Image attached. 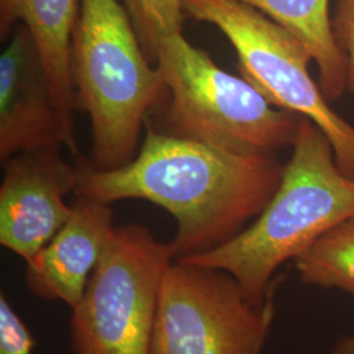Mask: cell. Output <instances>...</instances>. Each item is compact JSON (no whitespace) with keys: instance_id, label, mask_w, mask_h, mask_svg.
<instances>
[{"instance_id":"6da1fadb","label":"cell","mask_w":354,"mask_h":354,"mask_svg":"<svg viewBox=\"0 0 354 354\" xmlns=\"http://www.w3.org/2000/svg\"><path fill=\"white\" fill-rule=\"evenodd\" d=\"M285 165L266 153H241L147 129L127 165L77 167L75 194L99 203L138 198L165 209L177 222L175 257L212 251L266 209Z\"/></svg>"},{"instance_id":"3957f363","label":"cell","mask_w":354,"mask_h":354,"mask_svg":"<svg viewBox=\"0 0 354 354\" xmlns=\"http://www.w3.org/2000/svg\"><path fill=\"white\" fill-rule=\"evenodd\" d=\"M71 74L79 104L91 120L89 165L112 169L127 165L136 158L147 115L168 89L118 0H80Z\"/></svg>"},{"instance_id":"7a4b0ae2","label":"cell","mask_w":354,"mask_h":354,"mask_svg":"<svg viewBox=\"0 0 354 354\" xmlns=\"http://www.w3.org/2000/svg\"><path fill=\"white\" fill-rule=\"evenodd\" d=\"M352 218L354 178L342 174L326 134L302 117L279 188L252 225L212 251L176 260L227 272L261 304L279 266Z\"/></svg>"},{"instance_id":"2e32d148","label":"cell","mask_w":354,"mask_h":354,"mask_svg":"<svg viewBox=\"0 0 354 354\" xmlns=\"http://www.w3.org/2000/svg\"><path fill=\"white\" fill-rule=\"evenodd\" d=\"M332 26L346 66L348 89L354 95V0H337Z\"/></svg>"},{"instance_id":"4fadbf2b","label":"cell","mask_w":354,"mask_h":354,"mask_svg":"<svg viewBox=\"0 0 354 354\" xmlns=\"http://www.w3.org/2000/svg\"><path fill=\"white\" fill-rule=\"evenodd\" d=\"M304 283L335 288L354 297V218L332 228L295 259Z\"/></svg>"},{"instance_id":"e0dca14e","label":"cell","mask_w":354,"mask_h":354,"mask_svg":"<svg viewBox=\"0 0 354 354\" xmlns=\"http://www.w3.org/2000/svg\"><path fill=\"white\" fill-rule=\"evenodd\" d=\"M332 354H354V336H345L336 342Z\"/></svg>"},{"instance_id":"9a60e30c","label":"cell","mask_w":354,"mask_h":354,"mask_svg":"<svg viewBox=\"0 0 354 354\" xmlns=\"http://www.w3.org/2000/svg\"><path fill=\"white\" fill-rule=\"evenodd\" d=\"M36 342L7 297L0 295V354H32Z\"/></svg>"},{"instance_id":"5b68a950","label":"cell","mask_w":354,"mask_h":354,"mask_svg":"<svg viewBox=\"0 0 354 354\" xmlns=\"http://www.w3.org/2000/svg\"><path fill=\"white\" fill-rule=\"evenodd\" d=\"M174 260L171 243L156 241L145 226L114 227L71 308L75 354H151L160 288Z\"/></svg>"},{"instance_id":"ba28073f","label":"cell","mask_w":354,"mask_h":354,"mask_svg":"<svg viewBox=\"0 0 354 354\" xmlns=\"http://www.w3.org/2000/svg\"><path fill=\"white\" fill-rule=\"evenodd\" d=\"M0 55V160L17 153L68 149L76 153L73 118L55 102L35 42L24 26Z\"/></svg>"},{"instance_id":"277c9868","label":"cell","mask_w":354,"mask_h":354,"mask_svg":"<svg viewBox=\"0 0 354 354\" xmlns=\"http://www.w3.org/2000/svg\"><path fill=\"white\" fill-rule=\"evenodd\" d=\"M152 62L171 96L169 134L241 153L272 155L294 145L302 117L274 106L243 76L221 68L183 32L163 38Z\"/></svg>"},{"instance_id":"52a82bcc","label":"cell","mask_w":354,"mask_h":354,"mask_svg":"<svg viewBox=\"0 0 354 354\" xmlns=\"http://www.w3.org/2000/svg\"><path fill=\"white\" fill-rule=\"evenodd\" d=\"M273 292L256 304L230 273L174 260L162 282L151 354H260Z\"/></svg>"},{"instance_id":"8992f818","label":"cell","mask_w":354,"mask_h":354,"mask_svg":"<svg viewBox=\"0 0 354 354\" xmlns=\"http://www.w3.org/2000/svg\"><path fill=\"white\" fill-rule=\"evenodd\" d=\"M184 15L216 26L238 55L241 76L274 106L314 122L328 138L342 174L354 178V127L336 113L308 73L304 45L241 0H183Z\"/></svg>"},{"instance_id":"30bf717a","label":"cell","mask_w":354,"mask_h":354,"mask_svg":"<svg viewBox=\"0 0 354 354\" xmlns=\"http://www.w3.org/2000/svg\"><path fill=\"white\" fill-rule=\"evenodd\" d=\"M109 203L76 196L73 214L64 227L26 263V285L48 301L74 308L87 289L113 231Z\"/></svg>"},{"instance_id":"5bb4252c","label":"cell","mask_w":354,"mask_h":354,"mask_svg":"<svg viewBox=\"0 0 354 354\" xmlns=\"http://www.w3.org/2000/svg\"><path fill=\"white\" fill-rule=\"evenodd\" d=\"M124 7L151 62L163 38L183 32V0H124Z\"/></svg>"},{"instance_id":"9c48e42d","label":"cell","mask_w":354,"mask_h":354,"mask_svg":"<svg viewBox=\"0 0 354 354\" xmlns=\"http://www.w3.org/2000/svg\"><path fill=\"white\" fill-rule=\"evenodd\" d=\"M0 187V243L30 261L73 214L64 197L75 192L77 168L59 150L17 153L4 162Z\"/></svg>"},{"instance_id":"7c38bea8","label":"cell","mask_w":354,"mask_h":354,"mask_svg":"<svg viewBox=\"0 0 354 354\" xmlns=\"http://www.w3.org/2000/svg\"><path fill=\"white\" fill-rule=\"evenodd\" d=\"M285 28L310 53L328 102L348 89L346 66L333 33L329 0H241Z\"/></svg>"},{"instance_id":"8fae6325","label":"cell","mask_w":354,"mask_h":354,"mask_svg":"<svg viewBox=\"0 0 354 354\" xmlns=\"http://www.w3.org/2000/svg\"><path fill=\"white\" fill-rule=\"evenodd\" d=\"M77 0H0V36L24 26L35 42L55 102L73 118L76 105L71 74V39Z\"/></svg>"}]
</instances>
